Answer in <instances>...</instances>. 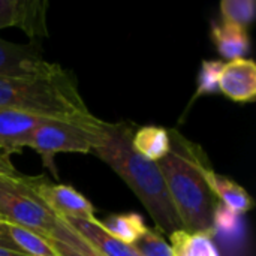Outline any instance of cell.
Returning a JSON list of instances; mask_svg holds the SVG:
<instances>
[{
  "mask_svg": "<svg viewBox=\"0 0 256 256\" xmlns=\"http://www.w3.org/2000/svg\"><path fill=\"white\" fill-rule=\"evenodd\" d=\"M170 152L158 165L170 198L189 234L214 232V216L220 206L208 176L213 171L201 146L189 141L178 130H170Z\"/></svg>",
  "mask_w": 256,
  "mask_h": 256,
  "instance_id": "1",
  "label": "cell"
},
{
  "mask_svg": "<svg viewBox=\"0 0 256 256\" xmlns=\"http://www.w3.org/2000/svg\"><path fill=\"white\" fill-rule=\"evenodd\" d=\"M134 132L135 126L132 123H106L104 142L93 153L108 164L140 198L158 232L171 237L183 230L182 222L158 162L147 160L132 148Z\"/></svg>",
  "mask_w": 256,
  "mask_h": 256,
  "instance_id": "2",
  "label": "cell"
},
{
  "mask_svg": "<svg viewBox=\"0 0 256 256\" xmlns=\"http://www.w3.org/2000/svg\"><path fill=\"white\" fill-rule=\"evenodd\" d=\"M0 108L48 120L90 122L96 118L82 100L75 78L62 66L48 75L0 78Z\"/></svg>",
  "mask_w": 256,
  "mask_h": 256,
  "instance_id": "3",
  "label": "cell"
},
{
  "mask_svg": "<svg viewBox=\"0 0 256 256\" xmlns=\"http://www.w3.org/2000/svg\"><path fill=\"white\" fill-rule=\"evenodd\" d=\"M106 122L44 120L34 130L28 147L36 150L46 166L54 170L52 158L57 153H93L105 138Z\"/></svg>",
  "mask_w": 256,
  "mask_h": 256,
  "instance_id": "4",
  "label": "cell"
},
{
  "mask_svg": "<svg viewBox=\"0 0 256 256\" xmlns=\"http://www.w3.org/2000/svg\"><path fill=\"white\" fill-rule=\"evenodd\" d=\"M30 180L26 176L0 178V216L48 238L58 218L33 192Z\"/></svg>",
  "mask_w": 256,
  "mask_h": 256,
  "instance_id": "5",
  "label": "cell"
},
{
  "mask_svg": "<svg viewBox=\"0 0 256 256\" xmlns=\"http://www.w3.org/2000/svg\"><path fill=\"white\" fill-rule=\"evenodd\" d=\"M33 192L60 219H96L92 202L66 184H52L40 177L30 180Z\"/></svg>",
  "mask_w": 256,
  "mask_h": 256,
  "instance_id": "6",
  "label": "cell"
},
{
  "mask_svg": "<svg viewBox=\"0 0 256 256\" xmlns=\"http://www.w3.org/2000/svg\"><path fill=\"white\" fill-rule=\"evenodd\" d=\"M60 68L42 57L39 46L12 44L0 38V78H28L48 75Z\"/></svg>",
  "mask_w": 256,
  "mask_h": 256,
  "instance_id": "7",
  "label": "cell"
},
{
  "mask_svg": "<svg viewBox=\"0 0 256 256\" xmlns=\"http://www.w3.org/2000/svg\"><path fill=\"white\" fill-rule=\"evenodd\" d=\"M46 8V0H0V28L18 27L30 38H45Z\"/></svg>",
  "mask_w": 256,
  "mask_h": 256,
  "instance_id": "8",
  "label": "cell"
},
{
  "mask_svg": "<svg viewBox=\"0 0 256 256\" xmlns=\"http://www.w3.org/2000/svg\"><path fill=\"white\" fill-rule=\"evenodd\" d=\"M218 87L234 102H254L256 98L255 62L242 57L224 63Z\"/></svg>",
  "mask_w": 256,
  "mask_h": 256,
  "instance_id": "9",
  "label": "cell"
},
{
  "mask_svg": "<svg viewBox=\"0 0 256 256\" xmlns=\"http://www.w3.org/2000/svg\"><path fill=\"white\" fill-rule=\"evenodd\" d=\"M46 118L0 108V153L10 158L28 147L36 128Z\"/></svg>",
  "mask_w": 256,
  "mask_h": 256,
  "instance_id": "10",
  "label": "cell"
},
{
  "mask_svg": "<svg viewBox=\"0 0 256 256\" xmlns=\"http://www.w3.org/2000/svg\"><path fill=\"white\" fill-rule=\"evenodd\" d=\"M87 244L104 256H140L130 244L112 237L98 219H62Z\"/></svg>",
  "mask_w": 256,
  "mask_h": 256,
  "instance_id": "11",
  "label": "cell"
},
{
  "mask_svg": "<svg viewBox=\"0 0 256 256\" xmlns=\"http://www.w3.org/2000/svg\"><path fill=\"white\" fill-rule=\"evenodd\" d=\"M0 246L26 256H58L50 238L4 220L0 222Z\"/></svg>",
  "mask_w": 256,
  "mask_h": 256,
  "instance_id": "12",
  "label": "cell"
},
{
  "mask_svg": "<svg viewBox=\"0 0 256 256\" xmlns=\"http://www.w3.org/2000/svg\"><path fill=\"white\" fill-rule=\"evenodd\" d=\"M212 36L218 52L230 62L242 58L249 51V36L246 28L220 21L213 26Z\"/></svg>",
  "mask_w": 256,
  "mask_h": 256,
  "instance_id": "13",
  "label": "cell"
},
{
  "mask_svg": "<svg viewBox=\"0 0 256 256\" xmlns=\"http://www.w3.org/2000/svg\"><path fill=\"white\" fill-rule=\"evenodd\" d=\"M132 148L152 162H159L170 152L168 130L158 126L138 128L132 136Z\"/></svg>",
  "mask_w": 256,
  "mask_h": 256,
  "instance_id": "14",
  "label": "cell"
},
{
  "mask_svg": "<svg viewBox=\"0 0 256 256\" xmlns=\"http://www.w3.org/2000/svg\"><path fill=\"white\" fill-rule=\"evenodd\" d=\"M208 180L219 202L224 204L231 212L237 214H243V213H248L254 207V201L249 196V194L236 182L230 180L225 176L218 174L214 170L210 172Z\"/></svg>",
  "mask_w": 256,
  "mask_h": 256,
  "instance_id": "15",
  "label": "cell"
},
{
  "mask_svg": "<svg viewBox=\"0 0 256 256\" xmlns=\"http://www.w3.org/2000/svg\"><path fill=\"white\" fill-rule=\"evenodd\" d=\"M48 238L58 256H104L96 252L90 244H87L60 218Z\"/></svg>",
  "mask_w": 256,
  "mask_h": 256,
  "instance_id": "16",
  "label": "cell"
},
{
  "mask_svg": "<svg viewBox=\"0 0 256 256\" xmlns=\"http://www.w3.org/2000/svg\"><path fill=\"white\" fill-rule=\"evenodd\" d=\"M170 240L172 256H219L212 236L207 234H189L182 230L174 232Z\"/></svg>",
  "mask_w": 256,
  "mask_h": 256,
  "instance_id": "17",
  "label": "cell"
},
{
  "mask_svg": "<svg viewBox=\"0 0 256 256\" xmlns=\"http://www.w3.org/2000/svg\"><path fill=\"white\" fill-rule=\"evenodd\" d=\"M102 225L106 230V232H110L112 237L126 244H132L147 230L141 216L135 213L110 216L105 222H102Z\"/></svg>",
  "mask_w": 256,
  "mask_h": 256,
  "instance_id": "18",
  "label": "cell"
},
{
  "mask_svg": "<svg viewBox=\"0 0 256 256\" xmlns=\"http://www.w3.org/2000/svg\"><path fill=\"white\" fill-rule=\"evenodd\" d=\"M256 3L254 0H224L220 3L222 21L248 28L255 18Z\"/></svg>",
  "mask_w": 256,
  "mask_h": 256,
  "instance_id": "19",
  "label": "cell"
},
{
  "mask_svg": "<svg viewBox=\"0 0 256 256\" xmlns=\"http://www.w3.org/2000/svg\"><path fill=\"white\" fill-rule=\"evenodd\" d=\"M130 246L140 256H172L171 246L160 236V232L148 228Z\"/></svg>",
  "mask_w": 256,
  "mask_h": 256,
  "instance_id": "20",
  "label": "cell"
},
{
  "mask_svg": "<svg viewBox=\"0 0 256 256\" xmlns=\"http://www.w3.org/2000/svg\"><path fill=\"white\" fill-rule=\"evenodd\" d=\"M224 63L220 60H204L200 76H198V88L195 92L194 99L202 96V94H212L219 90V76L222 72Z\"/></svg>",
  "mask_w": 256,
  "mask_h": 256,
  "instance_id": "21",
  "label": "cell"
},
{
  "mask_svg": "<svg viewBox=\"0 0 256 256\" xmlns=\"http://www.w3.org/2000/svg\"><path fill=\"white\" fill-rule=\"evenodd\" d=\"M238 214L226 208L225 206H219L216 216H214V230L216 228H225V230H232L236 226Z\"/></svg>",
  "mask_w": 256,
  "mask_h": 256,
  "instance_id": "22",
  "label": "cell"
},
{
  "mask_svg": "<svg viewBox=\"0 0 256 256\" xmlns=\"http://www.w3.org/2000/svg\"><path fill=\"white\" fill-rule=\"evenodd\" d=\"M18 176H21V174L12 165L10 159L8 156H4L3 153H0V178H4V177H18Z\"/></svg>",
  "mask_w": 256,
  "mask_h": 256,
  "instance_id": "23",
  "label": "cell"
},
{
  "mask_svg": "<svg viewBox=\"0 0 256 256\" xmlns=\"http://www.w3.org/2000/svg\"><path fill=\"white\" fill-rule=\"evenodd\" d=\"M0 256H26L22 254H18V252H14L10 249H6L3 246H0Z\"/></svg>",
  "mask_w": 256,
  "mask_h": 256,
  "instance_id": "24",
  "label": "cell"
},
{
  "mask_svg": "<svg viewBox=\"0 0 256 256\" xmlns=\"http://www.w3.org/2000/svg\"><path fill=\"white\" fill-rule=\"evenodd\" d=\"M2 220H3V219H2V216H0V222H2Z\"/></svg>",
  "mask_w": 256,
  "mask_h": 256,
  "instance_id": "25",
  "label": "cell"
}]
</instances>
